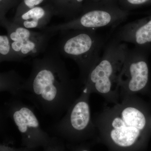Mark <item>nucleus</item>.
Segmentation results:
<instances>
[{
	"label": "nucleus",
	"instance_id": "nucleus-1",
	"mask_svg": "<svg viewBox=\"0 0 151 151\" xmlns=\"http://www.w3.org/2000/svg\"><path fill=\"white\" fill-rule=\"evenodd\" d=\"M56 47L32 63V70L25 80L24 97L47 116L58 118L65 114L81 94L78 80L71 78Z\"/></svg>",
	"mask_w": 151,
	"mask_h": 151
},
{
	"label": "nucleus",
	"instance_id": "nucleus-2",
	"mask_svg": "<svg viewBox=\"0 0 151 151\" xmlns=\"http://www.w3.org/2000/svg\"><path fill=\"white\" fill-rule=\"evenodd\" d=\"M106 107L92 118L96 143L108 151H142L147 142V119L137 96Z\"/></svg>",
	"mask_w": 151,
	"mask_h": 151
},
{
	"label": "nucleus",
	"instance_id": "nucleus-3",
	"mask_svg": "<svg viewBox=\"0 0 151 151\" xmlns=\"http://www.w3.org/2000/svg\"><path fill=\"white\" fill-rule=\"evenodd\" d=\"M103 55L87 76L82 89L96 93L107 102L120 101L119 79L129 49L115 38L105 45Z\"/></svg>",
	"mask_w": 151,
	"mask_h": 151
},
{
	"label": "nucleus",
	"instance_id": "nucleus-4",
	"mask_svg": "<svg viewBox=\"0 0 151 151\" xmlns=\"http://www.w3.org/2000/svg\"><path fill=\"white\" fill-rule=\"evenodd\" d=\"M57 48L60 54L73 60L79 68L78 81L83 87L89 72L101 58L105 47L103 37L94 29L64 31Z\"/></svg>",
	"mask_w": 151,
	"mask_h": 151
},
{
	"label": "nucleus",
	"instance_id": "nucleus-5",
	"mask_svg": "<svg viewBox=\"0 0 151 151\" xmlns=\"http://www.w3.org/2000/svg\"><path fill=\"white\" fill-rule=\"evenodd\" d=\"M91 94L84 89L59 121L50 127L55 137L72 144L96 143L97 131L91 117Z\"/></svg>",
	"mask_w": 151,
	"mask_h": 151
},
{
	"label": "nucleus",
	"instance_id": "nucleus-6",
	"mask_svg": "<svg viewBox=\"0 0 151 151\" xmlns=\"http://www.w3.org/2000/svg\"><path fill=\"white\" fill-rule=\"evenodd\" d=\"M129 15L116 3L90 1L77 17L60 24L47 27L44 30L57 33L77 29H94L116 27L126 20Z\"/></svg>",
	"mask_w": 151,
	"mask_h": 151
},
{
	"label": "nucleus",
	"instance_id": "nucleus-7",
	"mask_svg": "<svg viewBox=\"0 0 151 151\" xmlns=\"http://www.w3.org/2000/svg\"><path fill=\"white\" fill-rule=\"evenodd\" d=\"M4 112L17 128L21 136L22 147L35 150L44 148L52 137L42 129L33 108L22 102L21 99L12 98L4 104Z\"/></svg>",
	"mask_w": 151,
	"mask_h": 151
},
{
	"label": "nucleus",
	"instance_id": "nucleus-8",
	"mask_svg": "<svg viewBox=\"0 0 151 151\" xmlns=\"http://www.w3.org/2000/svg\"><path fill=\"white\" fill-rule=\"evenodd\" d=\"M149 54L136 47L129 49L119 79L120 101L137 96L147 87L149 81Z\"/></svg>",
	"mask_w": 151,
	"mask_h": 151
},
{
	"label": "nucleus",
	"instance_id": "nucleus-9",
	"mask_svg": "<svg viewBox=\"0 0 151 151\" xmlns=\"http://www.w3.org/2000/svg\"><path fill=\"white\" fill-rule=\"evenodd\" d=\"M0 23L7 32L14 51L23 59L45 52L50 40L56 33L44 30L33 31L9 21L6 17L0 19Z\"/></svg>",
	"mask_w": 151,
	"mask_h": 151
},
{
	"label": "nucleus",
	"instance_id": "nucleus-10",
	"mask_svg": "<svg viewBox=\"0 0 151 151\" xmlns=\"http://www.w3.org/2000/svg\"><path fill=\"white\" fill-rule=\"evenodd\" d=\"M114 38L151 52V16L128 23L120 28Z\"/></svg>",
	"mask_w": 151,
	"mask_h": 151
},
{
	"label": "nucleus",
	"instance_id": "nucleus-11",
	"mask_svg": "<svg viewBox=\"0 0 151 151\" xmlns=\"http://www.w3.org/2000/svg\"><path fill=\"white\" fill-rule=\"evenodd\" d=\"M54 16L53 9L50 5L45 4L30 9L11 21L28 29H38L41 30L47 27L52 17Z\"/></svg>",
	"mask_w": 151,
	"mask_h": 151
},
{
	"label": "nucleus",
	"instance_id": "nucleus-12",
	"mask_svg": "<svg viewBox=\"0 0 151 151\" xmlns=\"http://www.w3.org/2000/svg\"><path fill=\"white\" fill-rule=\"evenodd\" d=\"M90 1L95 0H47L45 4L51 6L54 16L64 18L69 21L77 17Z\"/></svg>",
	"mask_w": 151,
	"mask_h": 151
},
{
	"label": "nucleus",
	"instance_id": "nucleus-13",
	"mask_svg": "<svg viewBox=\"0 0 151 151\" xmlns=\"http://www.w3.org/2000/svg\"><path fill=\"white\" fill-rule=\"evenodd\" d=\"M25 80L15 70L2 72L0 74V92H9L12 98L21 99L24 97Z\"/></svg>",
	"mask_w": 151,
	"mask_h": 151
},
{
	"label": "nucleus",
	"instance_id": "nucleus-14",
	"mask_svg": "<svg viewBox=\"0 0 151 151\" xmlns=\"http://www.w3.org/2000/svg\"><path fill=\"white\" fill-rule=\"evenodd\" d=\"M24 59L14 51L7 35L0 36V62H22Z\"/></svg>",
	"mask_w": 151,
	"mask_h": 151
},
{
	"label": "nucleus",
	"instance_id": "nucleus-15",
	"mask_svg": "<svg viewBox=\"0 0 151 151\" xmlns=\"http://www.w3.org/2000/svg\"><path fill=\"white\" fill-rule=\"evenodd\" d=\"M47 0H22L17 7L14 17H17L30 9L44 4Z\"/></svg>",
	"mask_w": 151,
	"mask_h": 151
},
{
	"label": "nucleus",
	"instance_id": "nucleus-16",
	"mask_svg": "<svg viewBox=\"0 0 151 151\" xmlns=\"http://www.w3.org/2000/svg\"><path fill=\"white\" fill-rule=\"evenodd\" d=\"M119 1L122 8L129 11L151 2V0H119Z\"/></svg>",
	"mask_w": 151,
	"mask_h": 151
},
{
	"label": "nucleus",
	"instance_id": "nucleus-17",
	"mask_svg": "<svg viewBox=\"0 0 151 151\" xmlns=\"http://www.w3.org/2000/svg\"><path fill=\"white\" fill-rule=\"evenodd\" d=\"M22 0H0V19L6 18V14L11 9L17 7Z\"/></svg>",
	"mask_w": 151,
	"mask_h": 151
},
{
	"label": "nucleus",
	"instance_id": "nucleus-18",
	"mask_svg": "<svg viewBox=\"0 0 151 151\" xmlns=\"http://www.w3.org/2000/svg\"><path fill=\"white\" fill-rule=\"evenodd\" d=\"M44 148V151H65L66 144L60 138L52 137L51 142Z\"/></svg>",
	"mask_w": 151,
	"mask_h": 151
},
{
	"label": "nucleus",
	"instance_id": "nucleus-19",
	"mask_svg": "<svg viewBox=\"0 0 151 151\" xmlns=\"http://www.w3.org/2000/svg\"><path fill=\"white\" fill-rule=\"evenodd\" d=\"M93 144L90 142L77 144L66 143V148L70 151H91L90 147Z\"/></svg>",
	"mask_w": 151,
	"mask_h": 151
},
{
	"label": "nucleus",
	"instance_id": "nucleus-20",
	"mask_svg": "<svg viewBox=\"0 0 151 151\" xmlns=\"http://www.w3.org/2000/svg\"><path fill=\"white\" fill-rule=\"evenodd\" d=\"M31 150L26 147H22L17 148L13 146H11L8 143L4 142L1 143L0 146V151H34Z\"/></svg>",
	"mask_w": 151,
	"mask_h": 151
},
{
	"label": "nucleus",
	"instance_id": "nucleus-21",
	"mask_svg": "<svg viewBox=\"0 0 151 151\" xmlns=\"http://www.w3.org/2000/svg\"><path fill=\"white\" fill-rule=\"evenodd\" d=\"M95 1H103L106 2L116 3V0H95Z\"/></svg>",
	"mask_w": 151,
	"mask_h": 151
}]
</instances>
